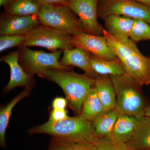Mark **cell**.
I'll return each mask as SVG.
<instances>
[{"instance_id": "1", "label": "cell", "mask_w": 150, "mask_h": 150, "mask_svg": "<svg viewBox=\"0 0 150 150\" xmlns=\"http://www.w3.org/2000/svg\"><path fill=\"white\" fill-rule=\"evenodd\" d=\"M121 61L126 74L141 86L150 85V57L145 56L129 37H118L105 29L103 34Z\"/></svg>"}, {"instance_id": "2", "label": "cell", "mask_w": 150, "mask_h": 150, "mask_svg": "<svg viewBox=\"0 0 150 150\" xmlns=\"http://www.w3.org/2000/svg\"><path fill=\"white\" fill-rule=\"evenodd\" d=\"M43 78L60 86L69 107L76 115H80L84 100L93 88L95 79L85 73L80 74L75 72L72 67L66 69L47 70Z\"/></svg>"}, {"instance_id": "3", "label": "cell", "mask_w": 150, "mask_h": 150, "mask_svg": "<svg viewBox=\"0 0 150 150\" xmlns=\"http://www.w3.org/2000/svg\"><path fill=\"white\" fill-rule=\"evenodd\" d=\"M110 77L116 94L115 109L119 113L129 114L139 118L144 115L148 105L142 86L127 74Z\"/></svg>"}, {"instance_id": "4", "label": "cell", "mask_w": 150, "mask_h": 150, "mask_svg": "<svg viewBox=\"0 0 150 150\" xmlns=\"http://www.w3.org/2000/svg\"><path fill=\"white\" fill-rule=\"evenodd\" d=\"M30 135L47 134L61 139L92 142L95 137L93 134L92 122L82 115L68 117L57 122L47 121L42 125L33 127L28 131Z\"/></svg>"}, {"instance_id": "5", "label": "cell", "mask_w": 150, "mask_h": 150, "mask_svg": "<svg viewBox=\"0 0 150 150\" xmlns=\"http://www.w3.org/2000/svg\"><path fill=\"white\" fill-rule=\"evenodd\" d=\"M38 16L40 24L70 35L85 32L79 18L65 5L42 6Z\"/></svg>"}, {"instance_id": "6", "label": "cell", "mask_w": 150, "mask_h": 150, "mask_svg": "<svg viewBox=\"0 0 150 150\" xmlns=\"http://www.w3.org/2000/svg\"><path fill=\"white\" fill-rule=\"evenodd\" d=\"M19 62L26 73L43 78L47 70L66 69L70 67L62 66L59 60L63 51L57 50L49 53L42 51H33L28 47H19Z\"/></svg>"}, {"instance_id": "7", "label": "cell", "mask_w": 150, "mask_h": 150, "mask_svg": "<svg viewBox=\"0 0 150 150\" xmlns=\"http://www.w3.org/2000/svg\"><path fill=\"white\" fill-rule=\"evenodd\" d=\"M25 36L24 42L19 47L39 46L52 52L74 48L71 35L41 24L30 30Z\"/></svg>"}, {"instance_id": "8", "label": "cell", "mask_w": 150, "mask_h": 150, "mask_svg": "<svg viewBox=\"0 0 150 150\" xmlns=\"http://www.w3.org/2000/svg\"><path fill=\"white\" fill-rule=\"evenodd\" d=\"M111 15L141 19L150 24V7L133 0H99L98 17L104 20Z\"/></svg>"}, {"instance_id": "9", "label": "cell", "mask_w": 150, "mask_h": 150, "mask_svg": "<svg viewBox=\"0 0 150 150\" xmlns=\"http://www.w3.org/2000/svg\"><path fill=\"white\" fill-rule=\"evenodd\" d=\"M99 0H70L68 6L79 16L85 31L96 35L103 34L104 28L98 21V6Z\"/></svg>"}, {"instance_id": "10", "label": "cell", "mask_w": 150, "mask_h": 150, "mask_svg": "<svg viewBox=\"0 0 150 150\" xmlns=\"http://www.w3.org/2000/svg\"><path fill=\"white\" fill-rule=\"evenodd\" d=\"M72 43L74 47L82 48L104 60H113L117 58L103 35L77 33L72 35Z\"/></svg>"}, {"instance_id": "11", "label": "cell", "mask_w": 150, "mask_h": 150, "mask_svg": "<svg viewBox=\"0 0 150 150\" xmlns=\"http://www.w3.org/2000/svg\"><path fill=\"white\" fill-rule=\"evenodd\" d=\"M19 50L10 52L1 57V62H5L9 67L10 79L4 88V91L9 92L17 87H24L30 89L35 85L33 76L25 72L19 62Z\"/></svg>"}, {"instance_id": "12", "label": "cell", "mask_w": 150, "mask_h": 150, "mask_svg": "<svg viewBox=\"0 0 150 150\" xmlns=\"http://www.w3.org/2000/svg\"><path fill=\"white\" fill-rule=\"evenodd\" d=\"M40 24L37 15H13L5 12L0 16V34L25 35Z\"/></svg>"}, {"instance_id": "13", "label": "cell", "mask_w": 150, "mask_h": 150, "mask_svg": "<svg viewBox=\"0 0 150 150\" xmlns=\"http://www.w3.org/2000/svg\"><path fill=\"white\" fill-rule=\"evenodd\" d=\"M90 53L82 48L75 47L63 51L59 63L64 67H76L83 70L85 74L95 79L98 76L90 61Z\"/></svg>"}, {"instance_id": "14", "label": "cell", "mask_w": 150, "mask_h": 150, "mask_svg": "<svg viewBox=\"0 0 150 150\" xmlns=\"http://www.w3.org/2000/svg\"><path fill=\"white\" fill-rule=\"evenodd\" d=\"M139 118L119 113L112 129L111 139L124 144L129 142L135 132Z\"/></svg>"}, {"instance_id": "15", "label": "cell", "mask_w": 150, "mask_h": 150, "mask_svg": "<svg viewBox=\"0 0 150 150\" xmlns=\"http://www.w3.org/2000/svg\"><path fill=\"white\" fill-rule=\"evenodd\" d=\"M119 112L115 109L104 110L92 121L93 134L96 138L111 139L113 127Z\"/></svg>"}, {"instance_id": "16", "label": "cell", "mask_w": 150, "mask_h": 150, "mask_svg": "<svg viewBox=\"0 0 150 150\" xmlns=\"http://www.w3.org/2000/svg\"><path fill=\"white\" fill-rule=\"evenodd\" d=\"M93 87L104 110L115 109L116 94L110 76L98 75L95 79Z\"/></svg>"}, {"instance_id": "17", "label": "cell", "mask_w": 150, "mask_h": 150, "mask_svg": "<svg viewBox=\"0 0 150 150\" xmlns=\"http://www.w3.org/2000/svg\"><path fill=\"white\" fill-rule=\"evenodd\" d=\"M126 144L132 150H150V117L139 118L133 137Z\"/></svg>"}, {"instance_id": "18", "label": "cell", "mask_w": 150, "mask_h": 150, "mask_svg": "<svg viewBox=\"0 0 150 150\" xmlns=\"http://www.w3.org/2000/svg\"><path fill=\"white\" fill-rule=\"evenodd\" d=\"M104 21L105 30L114 36L129 37L134 19L118 15H109Z\"/></svg>"}, {"instance_id": "19", "label": "cell", "mask_w": 150, "mask_h": 150, "mask_svg": "<svg viewBox=\"0 0 150 150\" xmlns=\"http://www.w3.org/2000/svg\"><path fill=\"white\" fill-rule=\"evenodd\" d=\"M90 61L93 69L98 75H121L126 74L118 57L115 60H106L90 53Z\"/></svg>"}, {"instance_id": "20", "label": "cell", "mask_w": 150, "mask_h": 150, "mask_svg": "<svg viewBox=\"0 0 150 150\" xmlns=\"http://www.w3.org/2000/svg\"><path fill=\"white\" fill-rule=\"evenodd\" d=\"M4 6L6 13L22 16H38L41 8L36 0H9Z\"/></svg>"}, {"instance_id": "21", "label": "cell", "mask_w": 150, "mask_h": 150, "mask_svg": "<svg viewBox=\"0 0 150 150\" xmlns=\"http://www.w3.org/2000/svg\"><path fill=\"white\" fill-rule=\"evenodd\" d=\"M30 90V88H25L23 91L16 96L7 104L1 107L0 110V145L2 148L6 147V130L12 115L13 109L19 101L29 96Z\"/></svg>"}, {"instance_id": "22", "label": "cell", "mask_w": 150, "mask_h": 150, "mask_svg": "<svg viewBox=\"0 0 150 150\" xmlns=\"http://www.w3.org/2000/svg\"><path fill=\"white\" fill-rule=\"evenodd\" d=\"M104 110L103 105L93 87L84 100L81 114L87 120L92 122Z\"/></svg>"}, {"instance_id": "23", "label": "cell", "mask_w": 150, "mask_h": 150, "mask_svg": "<svg viewBox=\"0 0 150 150\" xmlns=\"http://www.w3.org/2000/svg\"><path fill=\"white\" fill-rule=\"evenodd\" d=\"M48 150H96L93 142H79L52 137Z\"/></svg>"}, {"instance_id": "24", "label": "cell", "mask_w": 150, "mask_h": 150, "mask_svg": "<svg viewBox=\"0 0 150 150\" xmlns=\"http://www.w3.org/2000/svg\"><path fill=\"white\" fill-rule=\"evenodd\" d=\"M129 38L135 43L150 40L149 23L141 19H134Z\"/></svg>"}, {"instance_id": "25", "label": "cell", "mask_w": 150, "mask_h": 150, "mask_svg": "<svg viewBox=\"0 0 150 150\" xmlns=\"http://www.w3.org/2000/svg\"><path fill=\"white\" fill-rule=\"evenodd\" d=\"M92 142L96 150H132L126 144L111 139L95 138Z\"/></svg>"}, {"instance_id": "26", "label": "cell", "mask_w": 150, "mask_h": 150, "mask_svg": "<svg viewBox=\"0 0 150 150\" xmlns=\"http://www.w3.org/2000/svg\"><path fill=\"white\" fill-rule=\"evenodd\" d=\"M25 39V35L3 34L0 35V51L16 46H20Z\"/></svg>"}, {"instance_id": "27", "label": "cell", "mask_w": 150, "mask_h": 150, "mask_svg": "<svg viewBox=\"0 0 150 150\" xmlns=\"http://www.w3.org/2000/svg\"><path fill=\"white\" fill-rule=\"evenodd\" d=\"M69 117L66 109H53L51 111L48 121L51 122H57L66 119Z\"/></svg>"}, {"instance_id": "28", "label": "cell", "mask_w": 150, "mask_h": 150, "mask_svg": "<svg viewBox=\"0 0 150 150\" xmlns=\"http://www.w3.org/2000/svg\"><path fill=\"white\" fill-rule=\"evenodd\" d=\"M68 105V102L66 98L62 97H57L54 99L52 102L53 109H66Z\"/></svg>"}, {"instance_id": "29", "label": "cell", "mask_w": 150, "mask_h": 150, "mask_svg": "<svg viewBox=\"0 0 150 150\" xmlns=\"http://www.w3.org/2000/svg\"><path fill=\"white\" fill-rule=\"evenodd\" d=\"M70 0H36L40 6H58L66 4Z\"/></svg>"}, {"instance_id": "30", "label": "cell", "mask_w": 150, "mask_h": 150, "mask_svg": "<svg viewBox=\"0 0 150 150\" xmlns=\"http://www.w3.org/2000/svg\"><path fill=\"white\" fill-rule=\"evenodd\" d=\"M133 1L150 7V0H133Z\"/></svg>"}, {"instance_id": "31", "label": "cell", "mask_w": 150, "mask_h": 150, "mask_svg": "<svg viewBox=\"0 0 150 150\" xmlns=\"http://www.w3.org/2000/svg\"><path fill=\"white\" fill-rule=\"evenodd\" d=\"M144 115L150 117V105H148L145 109Z\"/></svg>"}, {"instance_id": "32", "label": "cell", "mask_w": 150, "mask_h": 150, "mask_svg": "<svg viewBox=\"0 0 150 150\" xmlns=\"http://www.w3.org/2000/svg\"><path fill=\"white\" fill-rule=\"evenodd\" d=\"M9 0H0V6L4 5L5 4L8 2Z\"/></svg>"}]
</instances>
